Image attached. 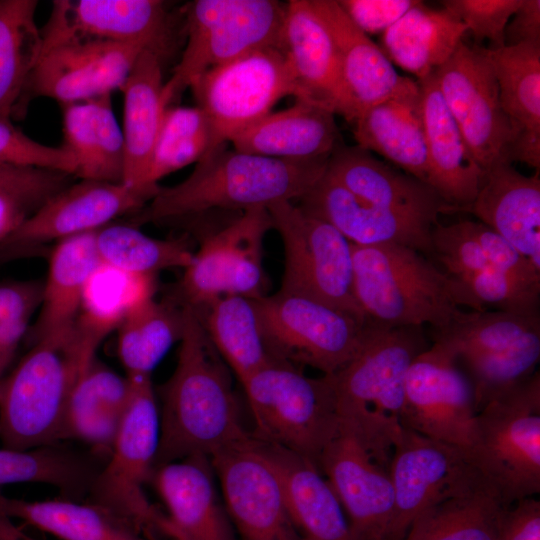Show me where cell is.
<instances>
[{"label": "cell", "instance_id": "18", "mask_svg": "<svg viewBox=\"0 0 540 540\" xmlns=\"http://www.w3.org/2000/svg\"><path fill=\"white\" fill-rule=\"evenodd\" d=\"M229 519L242 540H302L279 478L252 438L210 458Z\"/></svg>", "mask_w": 540, "mask_h": 540}, {"label": "cell", "instance_id": "47", "mask_svg": "<svg viewBox=\"0 0 540 540\" xmlns=\"http://www.w3.org/2000/svg\"><path fill=\"white\" fill-rule=\"evenodd\" d=\"M222 144L201 108L168 106L163 113L146 184L159 187L161 178L197 163Z\"/></svg>", "mask_w": 540, "mask_h": 540}, {"label": "cell", "instance_id": "37", "mask_svg": "<svg viewBox=\"0 0 540 540\" xmlns=\"http://www.w3.org/2000/svg\"><path fill=\"white\" fill-rule=\"evenodd\" d=\"M467 29L445 9L419 1L381 35L380 49L403 70L423 79L456 51Z\"/></svg>", "mask_w": 540, "mask_h": 540}, {"label": "cell", "instance_id": "12", "mask_svg": "<svg viewBox=\"0 0 540 540\" xmlns=\"http://www.w3.org/2000/svg\"><path fill=\"white\" fill-rule=\"evenodd\" d=\"M389 474L394 511L385 540H403L413 521L440 502L491 488L465 447L406 428L393 446Z\"/></svg>", "mask_w": 540, "mask_h": 540}, {"label": "cell", "instance_id": "42", "mask_svg": "<svg viewBox=\"0 0 540 540\" xmlns=\"http://www.w3.org/2000/svg\"><path fill=\"white\" fill-rule=\"evenodd\" d=\"M35 0H0V120L11 117L42 51Z\"/></svg>", "mask_w": 540, "mask_h": 540}, {"label": "cell", "instance_id": "17", "mask_svg": "<svg viewBox=\"0 0 540 540\" xmlns=\"http://www.w3.org/2000/svg\"><path fill=\"white\" fill-rule=\"evenodd\" d=\"M157 193L122 182H73L0 243V254L20 255L47 243L95 232L119 216L137 213Z\"/></svg>", "mask_w": 540, "mask_h": 540}, {"label": "cell", "instance_id": "56", "mask_svg": "<svg viewBox=\"0 0 540 540\" xmlns=\"http://www.w3.org/2000/svg\"><path fill=\"white\" fill-rule=\"evenodd\" d=\"M499 540H540V502L529 497L506 507Z\"/></svg>", "mask_w": 540, "mask_h": 540}, {"label": "cell", "instance_id": "36", "mask_svg": "<svg viewBox=\"0 0 540 540\" xmlns=\"http://www.w3.org/2000/svg\"><path fill=\"white\" fill-rule=\"evenodd\" d=\"M129 397V381L95 357L81 373L68 402L65 440L109 456Z\"/></svg>", "mask_w": 540, "mask_h": 540}, {"label": "cell", "instance_id": "3", "mask_svg": "<svg viewBox=\"0 0 540 540\" xmlns=\"http://www.w3.org/2000/svg\"><path fill=\"white\" fill-rule=\"evenodd\" d=\"M427 348L422 327L374 324L358 353L332 374L340 432L388 470L403 429L407 372Z\"/></svg>", "mask_w": 540, "mask_h": 540}, {"label": "cell", "instance_id": "44", "mask_svg": "<svg viewBox=\"0 0 540 540\" xmlns=\"http://www.w3.org/2000/svg\"><path fill=\"white\" fill-rule=\"evenodd\" d=\"M506 507L489 487L451 498L421 513L403 540H499Z\"/></svg>", "mask_w": 540, "mask_h": 540}, {"label": "cell", "instance_id": "43", "mask_svg": "<svg viewBox=\"0 0 540 540\" xmlns=\"http://www.w3.org/2000/svg\"><path fill=\"white\" fill-rule=\"evenodd\" d=\"M155 276L135 275L101 264L85 288L76 328L94 350L138 304L154 297Z\"/></svg>", "mask_w": 540, "mask_h": 540}, {"label": "cell", "instance_id": "35", "mask_svg": "<svg viewBox=\"0 0 540 540\" xmlns=\"http://www.w3.org/2000/svg\"><path fill=\"white\" fill-rule=\"evenodd\" d=\"M352 124L357 146L381 155L405 173L428 184L419 89L416 93L389 99L365 110Z\"/></svg>", "mask_w": 540, "mask_h": 540}, {"label": "cell", "instance_id": "51", "mask_svg": "<svg viewBox=\"0 0 540 540\" xmlns=\"http://www.w3.org/2000/svg\"><path fill=\"white\" fill-rule=\"evenodd\" d=\"M522 0H444L443 9L456 17L474 38V45L488 41L486 49L497 50L505 46L506 25Z\"/></svg>", "mask_w": 540, "mask_h": 540}, {"label": "cell", "instance_id": "39", "mask_svg": "<svg viewBox=\"0 0 540 540\" xmlns=\"http://www.w3.org/2000/svg\"><path fill=\"white\" fill-rule=\"evenodd\" d=\"M0 515L19 519L61 540H145L129 522L90 502L28 501L0 490Z\"/></svg>", "mask_w": 540, "mask_h": 540}, {"label": "cell", "instance_id": "41", "mask_svg": "<svg viewBox=\"0 0 540 540\" xmlns=\"http://www.w3.org/2000/svg\"><path fill=\"white\" fill-rule=\"evenodd\" d=\"M184 308L151 297L134 307L116 329L117 353L126 375H151L183 333Z\"/></svg>", "mask_w": 540, "mask_h": 540}, {"label": "cell", "instance_id": "49", "mask_svg": "<svg viewBox=\"0 0 540 540\" xmlns=\"http://www.w3.org/2000/svg\"><path fill=\"white\" fill-rule=\"evenodd\" d=\"M454 280L471 298L476 311H485V305H491L500 311L539 313V287L523 283L493 268Z\"/></svg>", "mask_w": 540, "mask_h": 540}, {"label": "cell", "instance_id": "7", "mask_svg": "<svg viewBox=\"0 0 540 540\" xmlns=\"http://www.w3.org/2000/svg\"><path fill=\"white\" fill-rule=\"evenodd\" d=\"M468 455L505 506L540 492V375L484 406L475 418Z\"/></svg>", "mask_w": 540, "mask_h": 540}, {"label": "cell", "instance_id": "29", "mask_svg": "<svg viewBox=\"0 0 540 540\" xmlns=\"http://www.w3.org/2000/svg\"><path fill=\"white\" fill-rule=\"evenodd\" d=\"M326 173L360 199L382 208L434 221L439 214L451 212L428 184L357 145H340L329 157Z\"/></svg>", "mask_w": 540, "mask_h": 540}, {"label": "cell", "instance_id": "14", "mask_svg": "<svg viewBox=\"0 0 540 540\" xmlns=\"http://www.w3.org/2000/svg\"><path fill=\"white\" fill-rule=\"evenodd\" d=\"M271 228L268 210L254 208L206 235L191 264L183 269L171 300L182 307L197 308L225 295L264 296L262 248Z\"/></svg>", "mask_w": 540, "mask_h": 540}, {"label": "cell", "instance_id": "24", "mask_svg": "<svg viewBox=\"0 0 540 540\" xmlns=\"http://www.w3.org/2000/svg\"><path fill=\"white\" fill-rule=\"evenodd\" d=\"M335 43L350 123L386 100L418 91L417 81L400 76L380 47L357 28L335 0H310Z\"/></svg>", "mask_w": 540, "mask_h": 540}, {"label": "cell", "instance_id": "30", "mask_svg": "<svg viewBox=\"0 0 540 540\" xmlns=\"http://www.w3.org/2000/svg\"><path fill=\"white\" fill-rule=\"evenodd\" d=\"M335 114L296 100L279 112L235 135L229 142L237 151L283 160L329 158L342 145Z\"/></svg>", "mask_w": 540, "mask_h": 540}, {"label": "cell", "instance_id": "61", "mask_svg": "<svg viewBox=\"0 0 540 540\" xmlns=\"http://www.w3.org/2000/svg\"><path fill=\"white\" fill-rule=\"evenodd\" d=\"M26 540H36V539H34V538L31 537V536H28V538H27Z\"/></svg>", "mask_w": 540, "mask_h": 540}, {"label": "cell", "instance_id": "4", "mask_svg": "<svg viewBox=\"0 0 540 540\" xmlns=\"http://www.w3.org/2000/svg\"><path fill=\"white\" fill-rule=\"evenodd\" d=\"M353 288L367 320L387 328L430 325L435 332L475 305L461 286L419 251L389 244H352Z\"/></svg>", "mask_w": 540, "mask_h": 540}, {"label": "cell", "instance_id": "60", "mask_svg": "<svg viewBox=\"0 0 540 540\" xmlns=\"http://www.w3.org/2000/svg\"><path fill=\"white\" fill-rule=\"evenodd\" d=\"M14 522L12 521V519L6 517V516H3V515H0V528H6V527H9L11 525H13Z\"/></svg>", "mask_w": 540, "mask_h": 540}, {"label": "cell", "instance_id": "9", "mask_svg": "<svg viewBox=\"0 0 540 540\" xmlns=\"http://www.w3.org/2000/svg\"><path fill=\"white\" fill-rule=\"evenodd\" d=\"M286 3L276 0H196L187 6L186 46L163 101L173 100L204 72L251 51L282 50Z\"/></svg>", "mask_w": 540, "mask_h": 540}, {"label": "cell", "instance_id": "6", "mask_svg": "<svg viewBox=\"0 0 540 540\" xmlns=\"http://www.w3.org/2000/svg\"><path fill=\"white\" fill-rule=\"evenodd\" d=\"M240 384L254 422L252 435L319 468L323 452L340 434L332 374L310 377L274 358Z\"/></svg>", "mask_w": 540, "mask_h": 540}, {"label": "cell", "instance_id": "2", "mask_svg": "<svg viewBox=\"0 0 540 540\" xmlns=\"http://www.w3.org/2000/svg\"><path fill=\"white\" fill-rule=\"evenodd\" d=\"M329 158L283 160L218 146L196 163L192 173L161 188L137 212L134 226L195 216L213 209L268 208L300 199L325 173Z\"/></svg>", "mask_w": 540, "mask_h": 540}, {"label": "cell", "instance_id": "52", "mask_svg": "<svg viewBox=\"0 0 540 540\" xmlns=\"http://www.w3.org/2000/svg\"><path fill=\"white\" fill-rule=\"evenodd\" d=\"M431 242L432 253L445 268L444 272L453 279L490 268L469 220L450 225L435 224Z\"/></svg>", "mask_w": 540, "mask_h": 540}, {"label": "cell", "instance_id": "22", "mask_svg": "<svg viewBox=\"0 0 540 540\" xmlns=\"http://www.w3.org/2000/svg\"><path fill=\"white\" fill-rule=\"evenodd\" d=\"M319 470L339 499L353 540H385L394 511L389 470L342 432L323 452Z\"/></svg>", "mask_w": 540, "mask_h": 540}, {"label": "cell", "instance_id": "57", "mask_svg": "<svg viewBox=\"0 0 540 540\" xmlns=\"http://www.w3.org/2000/svg\"><path fill=\"white\" fill-rule=\"evenodd\" d=\"M505 46L540 45V1L522 0L504 31Z\"/></svg>", "mask_w": 540, "mask_h": 540}, {"label": "cell", "instance_id": "16", "mask_svg": "<svg viewBox=\"0 0 540 540\" xmlns=\"http://www.w3.org/2000/svg\"><path fill=\"white\" fill-rule=\"evenodd\" d=\"M477 413L472 385L455 355L434 342L407 372L403 428L466 448Z\"/></svg>", "mask_w": 540, "mask_h": 540}, {"label": "cell", "instance_id": "8", "mask_svg": "<svg viewBox=\"0 0 540 540\" xmlns=\"http://www.w3.org/2000/svg\"><path fill=\"white\" fill-rule=\"evenodd\" d=\"M126 376L127 406L110 454L87 498L155 540L163 536V514L149 502L144 486L151 480L159 445L158 402L151 375Z\"/></svg>", "mask_w": 540, "mask_h": 540}, {"label": "cell", "instance_id": "45", "mask_svg": "<svg viewBox=\"0 0 540 540\" xmlns=\"http://www.w3.org/2000/svg\"><path fill=\"white\" fill-rule=\"evenodd\" d=\"M95 243L102 264L135 275L185 269L194 258L186 239L154 238L134 225L110 223L96 231Z\"/></svg>", "mask_w": 540, "mask_h": 540}, {"label": "cell", "instance_id": "59", "mask_svg": "<svg viewBox=\"0 0 540 540\" xmlns=\"http://www.w3.org/2000/svg\"><path fill=\"white\" fill-rule=\"evenodd\" d=\"M26 537L27 534L16 524L6 528H0V540H24Z\"/></svg>", "mask_w": 540, "mask_h": 540}, {"label": "cell", "instance_id": "31", "mask_svg": "<svg viewBox=\"0 0 540 540\" xmlns=\"http://www.w3.org/2000/svg\"><path fill=\"white\" fill-rule=\"evenodd\" d=\"M498 84L501 107L511 123L510 162L540 168V45L486 49Z\"/></svg>", "mask_w": 540, "mask_h": 540}, {"label": "cell", "instance_id": "11", "mask_svg": "<svg viewBox=\"0 0 540 540\" xmlns=\"http://www.w3.org/2000/svg\"><path fill=\"white\" fill-rule=\"evenodd\" d=\"M267 210L284 247L279 291L307 296L367 320L354 295L352 243L292 201L277 202Z\"/></svg>", "mask_w": 540, "mask_h": 540}, {"label": "cell", "instance_id": "53", "mask_svg": "<svg viewBox=\"0 0 540 540\" xmlns=\"http://www.w3.org/2000/svg\"><path fill=\"white\" fill-rule=\"evenodd\" d=\"M0 164L28 165L55 169L75 177L76 162L63 146L44 145L0 120Z\"/></svg>", "mask_w": 540, "mask_h": 540}, {"label": "cell", "instance_id": "46", "mask_svg": "<svg viewBox=\"0 0 540 540\" xmlns=\"http://www.w3.org/2000/svg\"><path fill=\"white\" fill-rule=\"evenodd\" d=\"M535 332H540L539 313L472 311L435 332L434 342L450 350L460 362L500 353Z\"/></svg>", "mask_w": 540, "mask_h": 540}, {"label": "cell", "instance_id": "38", "mask_svg": "<svg viewBox=\"0 0 540 540\" xmlns=\"http://www.w3.org/2000/svg\"><path fill=\"white\" fill-rule=\"evenodd\" d=\"M107 457L91 449L59 443L30 450L0 448V486L42 483L55 487L61 498L83 501Z\"/></svg>", "mask_w": 540, "mask_h": 540}, {"label": "cell", "instance_id": "1", "mask_svg": "<svg viewBox=\"0 0 540 540\" xmlns=\"http://www.w3.org/2000/svg\"><path fill=\"white\" fill-rule=\"evenodd\" d=\"M184 308L177 363L156 394L160 436L154 469L193 455H213L252 438L243 422L231 370L194 310Z\"/></svg>", "mask_w": 540, "mask_h": 540}, {"label": "cell", "instance_id": "5", "mask_svg": "<svg viewBox=\"0 0 540 540\" xmlns=\"http://www.w3.org/2000/svg\"><path fill=\"white\" fill-rule=\"evenodd\" d=\"M96 356L73 330L33 341L0 379V441L13 450L62 443L71 392Z\"/></svg>", "mask_w": 540, "mask_h": 540}, {"label": "cell", "instance_id": "25", "mask_svg": "<svg viewBox=\"0 0 540 540\" xmlns=\"http://www.w3.org/2000/svg\"><path fill=\"white\" fill-rule=\"evenodd\" d=\"M416 81L429 167L428 184L451 212H466L476 197L484 171L451 115L435 73Z\"/></svg>", "mask_w": 540, "mask_h": 540}, {"label": "cell", "instance_id": "10", "mask_svg": "<svg viewBox=\"0 0 540 540\" xmlns=\"http://www.w3.org/2000/svg\"><path fill=\"white\" fill-rule=\"evenodd\" d=\"M271 355L323 375L334 374L361 349L374 324L316 299L278 291L253 299Z\"/></svg>", "mask_w": 540, "mask_h": 540}, {"label": "cell", "instance_id": "40", "mask_svg": "<svg viewBox=\"0 0 540 540\" xmlns=\"http://www.w3.org/2000/svg\"><path fill=\"white\" fill-rule=\"evenodd\" d=\"M192 309L239 383L274 359L265 343L253 299L225 295Z\"/></svg>", "mask_w": 540, "mask_h": 540}, {"label": "cell", "instance_id": "58", "mask_svg": "<svg viewBox=\"0 0 540 540\" xmlns=\"http://www.w3.org/2000/svg\"><path fill=\"white\" fill-rule=\"evenodd\" d=\"M160 529L163 536L169 538L170 540H191L165 515H163L160 521Z\"/></svg>", "mask_w": 540, "mask_h": 540}, {"label": "cell", "instance_id": "20", "mask_svg": "<svg viewBox=\"0 0 540 540\" xmlns=\"http://www.w3.org/2000/svg\"><path fill=\"white\" fill-rule=\"evenodd\" d=\"M144 50L140 45L100 40H73L51 46L41 51L25 92L61 104L111 94L121 88Z\"/></svg>", "mask_w": 540, "mask_h": 540}, {"label": "cell", "instance_id": "23", "mask_svg": "<svg viewBox=\"0 0 540 540\" xmlns=\"http://www.w3.org/2000/svg\"><path fill=\"white\" fill-rule=\"evenodd\" d=\"M282 51L296 100L339 114L350 122L337 49L310 0L286 2Z\"/></svg>", "mask_w": 540, "mask_h": 540}, {"label": "cell", "instance_id": "28", "mask_svg": "<svg viewBox=\"0 0 540 540\" xmlns=\"http://www.w3.org/2000/svg\"><path fill=\"white\" fill-rule=\"evenodd\" d=\"M275 470L291 520L302 540H353L343 508L328 480L311 461L256 439Z\"/></svg>", "mask_w": 540, "mask_h": 540}, {"label": "cell", "instance_id": "50", "mask_svg": "<svg viewBox=\"0 0 540 540\" xmlns=\"http://www.w3.org/2000/svg\"><path fill=\"white\" fill-rule=\"evenodd\" d=\"M42 282L35 280L0 283V379L13 360L38 310Z\"/></svg>", "mask_w": 540, "mask_h": 540}, {"label": "cell", "instance_id": "48", "mask_svg": "<svg viewBox=\"0 0 540 540\" xmlns=\"http://www.w3.org/2000/svg\"><path fill=\"white\" fill-rule=\"evenodd\" d=\"M74 179L55 169L0 164V243Z\"/></svg>", "mask_w": 540, "mask_h": 540}, {"label": "cell", "instance_id": "26", "mask_svg": "<svg viewBox=\"0 0 540 540\" xmlns=\"http://www.w3.org/2000/svg\"><path fill=\"white\" fill-rule=\"evenodd\" d=\"M466 212L510 242L540 270L539 170L526 176L512 163L494 164L484 172Z\"/></svg>", "mask_w": 540, "mask_h": 540}, {"label": "cell", "instance_id": "27", "mask_svg": "<svg viewBox=\"0 0 540 540\" xmlns=\"http://www.w3.org/2000/svg\"><path fill=\"white\" fill-rule=\"evenodd\" d=\"M210 458L193 455L154 469L150 482L168 518L191 540H235Z\"/></svg>", "mask_w": 540, "mask_h": 540}, {"label": "cell", "instance_id": "34", "mask_svg": "<svg viewBox=\"0 0 540 540\" xmlns=\"http://www.w3.org/2000/svg\"><path fill=\"white\" fill-rule=\"evenodd\" d=\"M65 147L76 162L75 178L120 183L125 146L112 109L111 94L61 104Z\"/></svg>", "mask_w": 540, "mask_h": 540}, {"label": "cell", "instance_id": "15", "mask_svg": "<svg viewBox=\"0 0 540 540\" xmlns=\"http://www.w3.org/2000/svg\"><path fill=\"white\" fill-rule=\"evenodd\" d=\"M434 73L444 101L483 171L498 162L511 163L514 132L501 107L486 48L463 41Z\"/></svg>", "mask_w": 540, "mask_h": 540}, {"label": "cell", "instance_id": "13", "mask_svg": "<svg viewBox=\"0 0 540 540\" xmlns=\"http://www.w3.org/2000/svg\"><path fill=\"white\" fill-rule=\"evenodd\" d=\"M220 143L271 113L295 86L281 49L260 48L212 67L190 85Z\"/></svg>", "mask_w": 540, "mask_h": 540}, {"label": "cell", "instance_id": "21", "mask_svg": "<svg viewBox=\"0 0 540 540\" xmlns=\"http://www.w3.org/2000/svg\"><path fill=\"white\" fill-rule=\"evenodd\" d=\"M298 201L304 213L332 225L354 245L395 244L432 253L431 233L437 221L368 203L326 171Z\"/></svg>", "mask_w": 540, "mask_h": 540}, {"label": "cell", "instance_id": "19", "mask_svg": "<svg viewBox=\"0 0 540 540\" xmlns=\"http://www.w3.org/2000/svg\"><path fill=\"white\" fill-rule=\"evenodd\" d=\"M41 35L42 50L100 40L140 45L162 58L170 39L169 13L160 0H55Z\"/></svg>", "mask_w": 540, "mask_h": 540}, {"label": "cell", "instance_id": "55", "mask_svg": "<svg viewBox=\"0 0 540 540\" xmlns=\"http://www.w3.org/2000/svg\"><path fill=\"white\" fill-rule=\"evenodd\" d=\"M418 0H339L340 8L366 35L385 32Z\"/></svg>", "mask_w": 540, "mask_h": 540}, {"label": "cell", "instance_id": "33", "mask_svg": "<svg viewBox=\"0 0 540 540\" xmlns=\"http://www.w3.org/2000/svg\"><path fill=\"white\" fill-rule=\"evenodd\" d=\"M95 233L55 243L49 256L46 279L42 282L33 341L74 329L88 281L102 264Z\"/></svg>", "mask_w": 540, "mask_h": 540}, {"label": "cell", "instance_id": "54", "mask_svg": "<svg viewBox=\"0 0 540 540\" xmlns=\"http://www.w3.org/2000/svg\"><path fill=\"white\" fill-rule=\"evenodd\" d=\"M471 227L490 268L540 288V270L510 242L479 221Z\"/></svg>", "mask_w": 540, "mask_h": 540}, {"label": "cell", "instance_id": "32", "mask_svg": "<svg viewBox=\"0 0 540 540\" xmlns=\"http://www.w3.org/2000/svg\"><path fill=\"white\" fill-rule=\"evenodd\" d=\"M162 58L144 50L136 59L120 90L123 93L125 162L122 183L158 192L146 184L149 165L163 113Z\"/></svg>", "mask_w": 540, "mask_h": 540}]
</instances>
